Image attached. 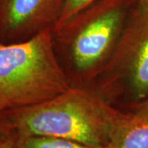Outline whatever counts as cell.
Here are the masks:
<instances>
[{
	"label": "cell",
	"instance_id": "1",
	"mask_svg": "<svg viewBox=\"0 0 148 148\" xmlns=\"http://www.w3.org/2000/svg\"><path fill=\"white\" fill-rule=\"evenodd\" d=\"M123 114L94 91L71 86L48 101L0 111V137H56L106 148Z\"/></svg>",
	"mask_w": 148,
	"mask_h": 148
},
{
	"label": "cell",
	"instance_id": "2",
	"mask_svg": "<svg viewBox=\"0 0 148 148\" xmlns=\"http://www.w3.org/2000/svg\"><path fill=\"white\" fill-rule=\"evenodd\" d=\"M53 32L0 43V111L48 101L71 87L58 62Z\"/></svg>",
	"mask_w": 148,
	"mask_h": 148
},
{
	"label": "cell",
	"instance_id": "3",
	"mask_svg": "<svg viewBox=\"0 0 148 148\" xmlns=\"http://www.w3.org/2000/svg\"><path fill=\"white\" fill-rule=\"evenodd\" d=\"M138 0H97L58 32L79 74L101 73L113 53L128 16Z\"/></svg>",
	"mask_w": 148,
	"mask_h": 148
},
{
	"label": "cell",
	"instance_id": "4",
	"mask_svg": "<svg viewBox=\"0 0 148 148\" xmlns=\"http://www.w3.org/2000/svg\"><path fill=\"white\" fill-rule=\"evenodd\" d=\"M104 81H123L132 105L148 96V8L137 3L110 58L101 71Z\"/></svg>",
	"mask_w": 148,
	"mask_h": 148
},
{
	"label": "cell",
	"instance_id": "5",
	"mask_svg": "<svg viewBox=\"0 0 148 148\" xmlns=\"http://www.w3.org/2000/svg\"><path fill=\"white\" fill-rule=\"evenodd\" d=\"M65 0H0V40H27L52 28L63 12Z\"/></svg>",
	"mask_w": 148,
	"mask_h": 148
},
{
	"label": "cell",
	"instance_id": "6",
	"mask_svg": "<svg viewBox=\"0 0 148 148\" xmlns=\"http://www.w3.org/2000/svg\"><path fill=\"white\" fill-rule=\"evenodd\" d=\"M106 148H148V120L124 114Z\"/></svg>",
	"mask_w": 148,
	"mask_h": 148
},
{
	"label": "cell",
	"instance_id": "7",
	"mask_svg": "<svg viewBox=\"0 0 148 148\" xmlns=\"http://www.w3.org/2000/svg\"><path fill=\"white\" fill-rule=\"evenodd\" d=\"M10 140L15 148H101L67 138L32 136Z\"/></svg>",
	"mask_w": 148,
	"mask_h": 148
},
{
	"label": "cell",
	"instance_id": "8",
	"mask_svg": "<svg viewBox=\"0 0 148 148\" xmlns=\"http://www.w3.org/2000/svg\"><path fill=\"white\" fill-rule=\"evenodd\" d=\"M96 1L97 0H65L61 16L53 27V33L60 30L71 18H73L78 12Z\"/></svg>",
	"mask_w": 148,
	"mask_h": 148
},
{
	"label": "cell",
	"instance_id": "9",
	"mask_svg": "<svg viewBox=\"0 0 148 148\" xmlns=\"http://www.w3.org/2000/svg\"><path fill=\"white\" fill-rule=\"evenodd\" d=\"M131 114L138 119L148 120V96L141 102L132 105Z\"/></svg>",
	"mask_w": 148,
	"mask_h": 148
},
{
	"label": "cell",
	"instance_id": "10",
	"mask_svg": "<svg viewBox=\"0 0 148 148\" xmlns=\"http://www.w3.org/2000/svg\"><path fill=\"white\" fill-rule=\"evenodd\" d=\"M0 148H15L10 140L0 137Z\"/></svg>",
	"mask_w": 148,
	"mask_h": 148
},
{
	"label": "cell",
	"instance_id": "11",
	"mask_svg": "<svg viewBox=\"0 0 148 148\" xmlns=\"http://www.w3.org/2000/svg\"><path fill=\"white\" fill-rule=\"evenodd\" d=\"M138 3L143 7L148 8V0H138Z\"/></svg>",
	"mask_w": 148,
	"mask_h": 148
}]
</instances>
